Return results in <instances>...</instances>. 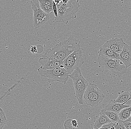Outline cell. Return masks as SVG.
Instances as JSON below:
<instances>
[{
  "label": "cell",
  "mask_w": 131,
  "mask_h": 129,
  "mask_svg": "<svg viewBox=\"0 0 131 129\" xmlns=\"http://www.w3.org/2000/svg\"><path fill=\"white\" fill-rule=\"evenodd\" d=\"M81 42L73 36L55 45L46 51L42 57L49 58L51 60L62 62L75 51L81 48Z\"/></svg>",
  "instance_id": "6da1fadb"
},
{
  "label": "cell",
  "mask_w": 131,
  "mask_h": 129,
  "mask_svg": "<svg viewBox=\"0 0 131 129\" xmlns=\"http://www.w3.org/2000/svg\"><path fill=\"white\" fill-rule=\"evenodd\" d=\"M57 6L58 16L54 18L57 23L67 24L71 19L77 18V13L80 5L79 0H70L68 3H62Z\"/></svg>",
  "instance_id": "7a4b0ae2"
},
{
  "label": "cell",
  "mask_w": 131,
  "mask_h": 129,
  "mask_svg": "<svg viewBox=\"0 0 131 129\" xmlns=\"http://www.w3.org/2000/svg\"><path fill=\"white\" fill-rule=\"evenodd\" d=\"M97 60L101 68L114 77H120L127 72V68L120 59H108L98 55Z\"/></svg>",
  "instance_id": "3957f363"
},
{
  "label": "cell",
  "mask_w": 131,
  "mask_h": 129,
  "mask_svg": "<svg viewBox=\"0 0 131 129\" xmlns=\"http://www.w3.org/2000/svg\"><path fill=\"white\" fill-rule=\"evenodd\" d=\"M69 77L73 81L78 102L79 104L83 105L85 103L83 100V95L89 85L88 81L83 76L80 68L75 69L72 73L69 74Z\"/></svg>",
  "instance_id": "277c9868"
},
{
  "label": "cell",
  "mask_w": 131,
  "mask_h": 129,
  "mask_svg": "<svg viewBox=\"0 0 131 129\" xmlns=\"http://www.w3.org/2000/svg\"><path fill=\"white\" fill-rule=\"evenodd\" d=\"M38 73L41 77L48 78L49 83L57 82L66 84L69 78V74L64 68L57 67L52 69H43L39 68Z\"/></svg>",
  "instance_id": "5b68a950"
},
{
  "label": "cell",
  "mask_w": 131,
  "mask_h": 129,
  "mask_svg": "<svg viewBox=\"0 0 131 129\" xmlns=\"http://www.w3.org/2000/svg\"><path fill=\"white\" fill-rule=\"evenodd\" d=\"M83 97L87 105L95 107L101 103L105 96L96 84L90 83L84 93Z\"/></svg>",
  "instance_id": "8992f818"
},
{
  "label": "cell",
  "mask_w": 131,
  "mask_h": 129,
  "mask_svg": "<svg viewBox=\"0 0 131 129\" xmlns=\"http://www.w3.org/2000/svg\"><path fill=\"white\" fill-rule=\"evenodd\" d=\"M83 49L81 48L75 51L68 56L62 61V65L69 74L72 73L75 69L80 68L84 62L82 57Z\"/></svg>",
  "instance_id": "52a82bcc"
},
{
  "label": "cell",
  "mask_w": 131,
  "mask_h": 129,
  "mask_svg": "<svg viewBox=\"0 0 131 129\" xmlns=\"http://www.w3.org/2000/svg\"><path fill=\"white\" fill-rule=\"evenodd\" d=\"M30 3L33 12L34 28L37 29L49 20V14L46 13L41 9L38 0H31Z\"/></svg>",
  "instance_id": "ba28073f"
},
{
  "label": "cell",
  "mask_w": 131,
  "mask_h": 129,
  "mask_svg": "<svg viewBox=\"0 0 131 129\" xmlns=\"http://www.w3.org/2000/svg\"><path fill=\"white\" fill-rule=\"evenodd\" d=\"M125 43L123 38H112L109 41H106L102 46L110 48L119 54L122 51Z\"/></svg>",
  "instance_id": "9c48e42d"
},
{
  "label": "cell",
  "mask_w": 131,
  "mask_h": 129,
  "mask_svg": "<svg viewBox=\"0 0 131 129\" xmlns=\"http://www.w3.org/2000/svg\"><path fill=\"white\" fill-rule=\"evenodd\" d=\"M119 59L127 69L131 66V47L126 43L119 53Z\"/></svg>",
  "instance_id": "30bf717a"
},
{
  "label": "cell",
  "mask_w": 131,
  "mask_h": 129,
  "mask_svg": "<svg viewBox=\"0 0 131 129\" xmlns=\"http://www.w3.org/2000/svg\"><path fill=\"white\" fill-rule=\"evenodd\" d=\"M39 62L41 65L40 68L52 69L60 67L62 65V62L50 60L49 58L42 57L40 58Z\"/></svg>",
  "instance_id": "8fae6325"
},
{
  "label": "cell",
  "mask_w": 131,
  "mask_h": 129,
  "mask_svg": "<svg viewBox=\"0 0 131 129\" xmlns=\"http://www.w3.org/2000/svg\"><path fill=\"white\" fill-rule=\"evenodd\" d=\"M131 106V105H126L115 102L114 100H109L108 105L104 106L103 109L118 113L123 109Z\"/></svg>",
  "instance_id": "7c38bea8"
},
{
  "label": "cell",
  "mask_w": 131,
  "mask_h": 129,
  "mask_svg": "<svg viewBox=\"0 0 131 129\" xmlns=\"http://www.w3.org/2000/svg\"><path fill=\"white\" fill-rule=\"evenodd\" d=\"M99 55L108 59H119V54L111 49L106 47H101L98 52Z\"/></svg>",
  "instance_id": "4fadbf2b"
},
{
  "label": "cell",
  "mask_w": 131,
  "mask_h": 129,
  "mask_svg": "<svg viewBox=\"0 0 131 129\" xmlns=\"http://www.w3.org/2000/svg\"><path fill=\"white\" fill-rule=\"evenodd\" d=\"M94 128H100L102 126L106 124H110L111 122L109 118L104 113L100 114V115L94 117Z\"/></svg>",
  "instance_id": "5bb4252c"
},
{
  "label": "cell",
  "mask_w": 131,
  "mask_h": 129,
  "mask_svg": "<svg viewBox=\"0 0 131 129\" xmlns=\"http://www.w3.org/2000/svg\"><path fill=\"white\" fill-rule=\"evenodd\" d=\"M42 10L47 14H50L53 11V0H38Z\"/></svg>",
  "instance_id": "9a60e30c"
},
{
  "label": "cell",
  "mask_w": 131,
  "mask_h": 129,
  "mask_svg": "<svg viewBox=\"0 0 131 129\" xmlns=\"http://www.w3.org/2000/svg\"><path fill=\"white\" fill-rule=\"evenodd\" d=\"M130 94L129 90L127 91H122L119 93L118 97L117 99L114 100L115 102L124 105L128 101H129Z\"/></svg>",
  "instance_id": "2e32d148"
},
{
  "label": "cell",
  "mask_w": 131,
  "mask_h": 129,
  "mask_svg": "<svg viewBox=\"0 0 131 129\" xmlns=\"http://www.w3.org/2000/svg\"><path fill=\"white\" fill-rule=\"evenodd\" d=\"M104 113L106 115L110 120L112 123H115L121 120L119 119L118 113L113 112L110 111H105L104 109H102L100 112V114Z\"/></svg>",
  "instance_id": "e0dca14e"
},
{
  "label": "cell",
  "mask_w": 131,
  "mask_h": 129,
  "mask_svg": "<svg viewBox=\"0 0 131 129\" xmlns=\"http://www.w3.org/2000/svg\"><path fill=\"white\" fill-rule=\"evenodd\" d=\"M131 106L123 108L118 113L119 119L122 121L127 120L130 117Z\"/></svg>",
  "instance_id": "ac0fdd59"
},
{
  "label": "cell",
  "mask_w": 131,
  "mask_h": 129,
  "mask_svg": "<svg viewBox=\"0 0 131 129\" xmlns=\"http://www.w3.org/2000/svg\"><path fill=\"white\" fill-rule=\"evenodd\" d=\"M7 122V120L5 112L4 111L1 112H0V129H3Z\"/></svg>",
  "instance_id": "d6986e66"
},
{
  "label": "cell",
  "mask_w": 131,
  "mask_h": 129,
  "mask_svg": "<svg viewBox=\"0 0 131 129\" xmlns=\"http://www.w3.org/2000/svg\"><path fill=\"white\" fill-rule=\"evenodd\" d=\"M113 125L115 129H126L123 123V121L121 120L113 123Z\"/></svg>",
  "instance_id": "ffe728a7"
},
{
  "label": "cell",
  "mask_w": 131,
  "mask_h": 129,
  "mask_svg": "<svg viewBox=\"0 0 131 129\" xmlns=\"http://www.w3.org/2000/svg\"><path fill=\"white\" fill-rule=\"evenodd\" d=\"M64 128L66 129H75L72 124V120L66 121L64 124Z\"/></svg>",
  "instance_id": "44dd1931"
},
{
  "label": "cell",
  "mask_w": 131,
  "mask_h": 129,
  "mask_svg": "<svg viewBox=\"0 0 131 129\" xmlns=\"http://www.w3.org/2000/svg\"><path fill=\"white\" fill-rule=\"evenodd\" d=\"M99 129H115L113 125V123H110V124H106L102 126L101 128Z\"/></svg>",
  "instance_id": "7402d4cb"
},
{
  "label": "cell",
  "mask_w": 131,
  "mask_h": 129,
  "mask_svg": "<svg viewBox=\"0 0 131 129\" xmlns=\"http://www.w3.org/2000/svg\"><path fill=\"white\" fill-rule=\"evenodd\" d=\"M53 11L54 12V18H57L58 16L57 6L54 2H53Z\"/></svg>",
  "instance_id": "603a6c76"
},
{
  "label": "cell",
  "mask_w": 131,
  "mask_h": 129,
  "mask_svg": "<svg viewBox=\"0 0 131 129\" xmlns=\"http://www.w3.org/2000/svg\"><path fill=\"white\" fill-rule=\"evenodd\" d=\"M123 122L126 129H131V122L126 120L123 121Z\"/></svg>",
  "instance_id": "cb8c5ba5"
},
{
  "label": "cell",
  "mask_w": 131,
  "mask_h": 129,
  "mask_svg": "<svg viewBox=\"0 0 131 129\" xmlns=\"http://www.w3.org/2000/svg\"><path fill=\"white\" fill-rule=\"evenodd\" d=\"M30 51L32 53L34 54L35 53H37V47L36 46H31V49H30Z\"/></svg>",
  "instance_id": "d4e9b609"
},
{
  "label": "cell",
  "mask_w": 131,
  "mask_h": 129,
  "mask_svg": "<svg viewBox=\"0 0 131 129\" xmlns=\"http://www.w3.org/2000/svg\"><path fill=\"white\" fill-rule=\"evenodd\" d=\"M72 124L74 128H76L78 126V122L76 120H72Z\"/></svg>",
  "instance_id": "484cf974"
},
{
  "label": "cell",
  "mask_w": 131,
  "mask_h": 129,
  "mask_svg": "<svg viewBox=\"0 0 131 129\" xmlns=\"http://www.w3.org/2000/svg\"><path fill=\"white\" fill-rule=\"evenodd\" d=\"M53 2H54L57 5L62 3V0H53Z\"/></svg>",
  "instance_id": "4316f807"
},
{
  "label": "cell",
  "mask_w": 131,
  "mask_h": 129,
  "mask_svg": "<svg viewBox=\"0 0 131 129\" xmlns=\"http://www.w3.org/2000/svg\"><path fill=\"white\" fill-rule=\"evenodd\" d=\"M129 92H130V98H129V101H130V100H131V88L129 90Z\"/></svg>",
  "instance_id": "83f0119b"
},
{
  "label": "cell",
  "mask_w": 131,
  "mask_h": 129,
  "mask_svg": "<svg viewBox=\"0 0 131 129\" xmlns=\"http://www.w3.org/2000/svg\"><path fill=\"white\" fill-rule=\"evenodd\" d=\"M127 121L131 122V118H128V119L127 120Z\"/></svg>",
  "instance_id": "f1b7e54d"
},
{
  "label": "cell",
  "mask_w": 131,
  "mask_h": 129,
  "mask_svg": "<svg viewBox=\"0 0 131 129\" xmlns=\"http://www.w3.org/2000/svg\"><path fill=\"white\" fill-rule=\"evenodd\" d=\"M3 110L1 108V107H0V112H1L3 111Z\"/></svg>",
  "instance_id": "f546056e"
},
{
  "label": "cell",
  "mask_w": 131,
  "mask_h": 129,
  "mask_svg": "<svg viewBox=\"0 0 131 129\" xmlns=\"http://www.w3.org/2000/svg\"><path fill=\"white\" fill-rule=\"evenodd\" d=\"M96 129H99L98 128H96Z\"/></svg>",
  "instance_id": "4dcf8cb0"
},
{
  "label": "cell",
  "mask_w": 131,
  "mask_h": 129,
  "mask_svg": "<svg viewBox=\"0 0 131 129\" xmlns=\"http://www.w3.org/2000/svg\"><path fill=\"white\" fill-rule=\"evenodd\" d=\"M130 118H131V114L130 117Z\"/></svg>",
  "instance_id": "1f68e13d"
}]
</instances>
